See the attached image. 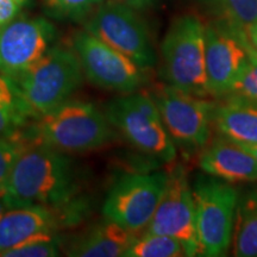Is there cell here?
Masks as SVG:
<instances>
[{
  "label": "cell",
  "instance_id": "52a82bcc",
  "mask_svg": "<svg viewBox=\"0 0 257 257\" xmlns=\"http://www.w3.org/2000/svg\"><path fill=\"white\" fill-rule=\"evenodd\" d=\"M176 149L194 155L206 148L211 136L213 102L162 83L148 92Z\"/></svg>",
  "mask_w": 257,
  "mask_h": 257
},
{
  "label": "cell",
  "instance_id": "4316f807",
  "mask_svg": "<svg viewBox=\"0 0 257 257\" xmlns=\"http://www.w3.org/2000/svg\"><path fill=\"white\" fill-rule=\"evenodd\" d=\"M246 35H248L250 43H251L252 47L257 50V24L250 27L248 29V31H246Z\"/></svg>",
  "mask_w": 257,
  "mask_h": 257
},
{
  "label": "cell",
  "instance_id": "d6a6232c",
  "mask_svg": "<svg viewBox=\"0 0 257 257\" xmlns=\"http://www.w3.org/2000/svg\"><path fill=\"white\" fill-rule=\"evenodd\" d=\"M201 2H213V0H201Z\"/></svg>",
  "mask_w": 257,
  "mask_h": 257
},
{
  "label": "cell",
  "instance_id": "603a6c76",
  "mask_svg": "<svg viewBox=\"0 0 257 257\" xmlns=\"http://www.w3.org/2000/svg\"><path fill=\"white\" fill-rule=\"evenodd\" d=\"M224 21L237 30L246 32L257 24V0H220Z\"/></svg>",
  "mask_w": 257,
  "mask_h": 257
},
{
  "label": "cell",
  "instance_id": "83f0119b",
  "mask_svg": "<svg viewBox=\"0 0 257 257\" xmlns=\"http://www.w3.org/2000/svg\"><path fill=\"white\" fill-rule=\"evenodd\" d=\"M8 210H9L8 202H6L5 197H4V193H3V191H2V192H0V217H2L3 214H4Z\"/></svg>",
  "mask_w": 257,
  "mask_h": 257
},
{
  "label": "cell",
  "instance_id": "e0dca14e",
  "mask_svg": "<svg viewBox=\"0 0 257 257\" xmlns=\"http://www.w3.org/2000/svg\"><path fill=\"white\" fill-rule=\"evenodd\" d=\"M212 124L220 136L239 144L257 143V100L226 95L214 104Z\"/></svg>",
  "mask_w": 257,
  "mask_h": 257
},
{
  "label": "cell",
  "instance_id": "8fae6325",
  "mask_svg": "<svg viewBox=\"0 0 257 257\" xmlns=\"http://www.w3.org/2000/svg\"><path fill=\"white\" fill-rule=\"evenodd\" d=\"M246 32L221 21L205 25V70L208 94L220 99L229 94L249 61Z\"/></svg>",
  "mask_w": 257,
  "mask_h": 257
},
{
  "label": "cell",
  "instance_id": "2e32d148",
  "mask_svg": "<svg viewBox=\"0 0 257 257\" xmlns=\"http://www.w3.org/2000/svg\"><path fill=\"white\" fill-rule=\"evenodd\" d=\"M137 236V233L104 217L74 236L67 244L66 253L73 257L125 256Z\"/></svg>",
  "mask_w": 257,
  "mask_h": 257
},
{
  "label": "cell",
  "instance_id": "30bf717a",
  "mask_svg": "<svg viewBox=\"0 0 257 257\" xmlns=\"http://www.w3.org/2000/svg\"><path fill=\"white\" fill-rule=\"evenodd\" d=\"M72 49L83 75L98 87L128 94L142 88L146 82V70L87 30L74 35Z\"/></svg>",
  "mask_w": 257,
  "mask_h": 257
},
{
  "label": "cell",
  "instance_id": "d4e9b609",
  "mask_svg": "<svg viewBox=\"0 0 257 257\" xmlns=\"http://www.w3.org/2000/svg\"><path fill=\"white\" fill-rule=\"evenodd\" d=\"M24 144L18 138L0 137V192L4 189L12 167Z\"/></svg>",
  "mask_w": 257,
  "mask_h": 257
},
{
  "label": "cell",
  "instance_id": "1f68e13d",
  "mask_svg": "<svg viewBox=\"0 0 257 257\" xmlns=\"http://www.w3.org/2000/svg\"><path fill=\"white\" fill-rule=\"evenodd\" d=\"M152 2H153V0H138L137 8H142V6H144V5L150 4V3H152Z\"/></svg>",
  "mask_w": 257,
  "mask_h": 257
},
{
  "label": "cell",
  "instance_id": "6da1fadb",
  "mask_svg": "<svg viewBox=\"0 0 257 257\" xmlns=\"http://www.w3.org/2000/svg\"><path fill=\"white\" fill-rule=\"evenodd\" d=\"M78 168L66 153L24 144L3 189L9 210L24 206L62 208L81 199Z\"/></svg>",
  "mask_w": 257,
  "mask_h": 257
},
{
  "label": "cell",
  "instance_id": "9a60e30c",
  "mask_svg": "<svg viewBox=\"0 0 257 257\" xmlns=\"http://www.w3.org/2000/svg\"><path fill=\"white\" fill-rule=\"evenodd\" d=\"M199 166L205 174L231 184L257 181V160L240 144L224 136L202 150Z\"/></svg>",
  "mask_w": 257,
  "mask_h": 257
},
{
  "label": "cell",
  "instance_id": "ba28073f",
  "mask_svg": "<svg viewBox=\"0 0 257 257\" xmlns=\"http://www.w3.org/2000/svg\"><path fill=\"white\" fill-rule=\"evenodd\" d=\"M85 30L128 57L146 72L157 62L147 24L133 6L125 3L102 2L86 19Z\"/></svg>",
  "mask_w": 257,
  "mask_h": 257
},
{
  "label": "cell",
  "instance_id": "8992f818",
  "mask_svg": "<svg viewBox=\"0 0 257 257\" xmlns=\"http://www.w3.org/2000/svg\"><path fill=\"white\" fill-rule=\"evenodd\" d=\"M192 191L199 245L198 256L227 255L232 242L238 192L231 182L205 173L195 178Z\"/></svg>",
  "mask_w": 257,
  "mask_h": 257
},
{
  "label": "cell",
  "instance_id": "9c48e42d",
  "mask_svg": "<svg viewBox=\"0 0 257 257\" xmlns=\"http://www.w3.org/2000/svg\"><path fill=\"white\" fill-rule=\"evenodd\" d=\"M168 172L131 173L112 185L102 205L107 219L137 233L146 230L165 192Z\"/></svg>",
  "mask_w": 257,
  "mask_h": 257
},
{
  "label": "cell",
  "instance_id": "4dcf8cb0",
  "mask_svg": "<svg viewBox=\"0 0 257 257\" xmlns=\"http://www.w3.org/2000/svg\"><path fill=\"white\" fill-rule=\"evenodd\" d=\"M14 2L17 3V4L21 6L22 9H23V8H25V6H28L29 4H30L31 0H14Z\"/></svg>",
  "mask_w": 257,
  "mask_h": 257
},
{
  "label": "cell",
  "instance_id": "277c9868",
  "mask_svg": "<svg viewBox=\"0 0 257 257\" xmlns=\"http://www.w3.org/2000/svg\"><path fill=\"white\" fill-rule=\"evenodd\" d=\"M161 76L167 85L208 98L205 70V24L197 16L175 18L161 46Z\"/></svg>",
  "mask_w": 257,
  "mask_h": 257
},
{
  "label": "cell",
  "instance_id": "484cf974",
  "mask_svg": "<svg viewBox=\"0 0 257 257\" xmlns=\"http://www.w3.org/2000/svg\"><path fill=\"white\" fill-rule=\"evenodd\" d=\"M22 8L14 0H0V28L11 23L21 14Z\"/></svg>",
  "mask_w": 257,
  "mask_h": 257
},
{
  "label": "cell",
  "instance_id": "44dd1931",
  "mask_svg": "<svg viewBox=\"0 0 257 257\" xmlns=\"http://www.w3.org/2000/svg\"><path fill=\"white\" fill-rule=\"evenodd\" d=\"M62 246V239L56 232H42L6 250L2 257H55Z\"/></svg>",
  "mask_w": 257,
  "mask_h": 257
},
{
  "label": "cell",
  "instance_id": "cb8c5ba5",
  "mask_svg": "<svg viewBox=\"0 0 257 257\" xmlns=\"http://www.w3.org/2000/svg\"><path fill=\"white\" fill-rule=\"evenodd\" d=\"M227 95L257 100V50L252 46L249 50L248 63Z\"/></svg>",
  "mask_w": 257,
  "mask_h": 257
},
{
  "label": "cell",
  "instance_id": "7a4b0ae2",
  "mask_svg": "<svg viewBox=\"0 0 257 257\" xmlns=\"http://www.w3.org/2000/svg\"><path fill=\"white\" fill-rule=\"evenodd\" d=\"M117 133L105 112L92 102L68 99L32 120L21 135L27 143H38L66 154L87 153L107 146Z\"/></svg>",
  "mask_w": 257,
  "mask_h": 257
},
{
  "label": "cell",
  "instance_id": "f1b7e54d",
  "mask_svg": "<svg viewBox=\"0 0 257 257\" xmlns=\"http://www.w3.org/2000/svg\"><path fill=\"white\" fill-rule=\"evenodd\" d=\"M239 144V143H238ZM244 149H246L257 160V143L256 144H240Z\"/></svg>",
  "mask_w": 257,
  "mask_h": 257
},
{
  "label": "cell",
  "instance_id": "7402d4cb",
  "mask_svg": "<svg viewBox=\"0 0 257 257\" xmlns=\"http://www.w3.org/2000/svg\"><path fill=\"white\" fill-rule=\"evenodd\" d=\"M104 0H44L48 17L59 21H86Z\"/></svg>",
  "mask_w": 257,
  "mask_h": 257
},
{
  "label": "cell",
  "instance_id": "ffe728a7",
  "mask_svg": "<svg viewBox=\"0 0 257 257\" xmlns=\"http://www.w3.org/2000/svg\"><path fill=\"white\" fill-rule=\"evenodd\" d=\"M126 257H180L186 256L178 239L166 234L144 232L137 236L125 252Z\"/></svg>",
  "mask_w": 257,
  "mask_h": 257
},
{
  "label": "cell",
  "instance_id": "ac0fdd59",
  "mask_svg": "<svg viewBox=\"0 0 257 257\" xmlns=\"http://www.w3.org/2000/svg\"><path fill=\"white\" fill-rule=\"evenodd\" d=\"M231 246L233 256L257 257V187L238 197Z\"/></svg>",
  "mask_w": 257,
  "mask_h": 257
},
{
  "label": "cell",
  "instance_id": "5bb4252c",
  "mask_svg": "<svg viewBox=\"0 0 257 257\" xmlns=\"http://www.w3.org/2000/svg\"><path fill=\"white\" fill-rule=\"evenodd\" d=\"M87 210L79 204L55 208L24 206L10 208L0 217V257L31 236L42 232H56L85 219Z\"/></svg>",
  "mask_w": 257,
  "mask_h": 257
},
{
  "label": "cell",
  "instance_id": "f546056e",
  "mask_svg": "<svg viewBox=\"0 0 257 257\" xmlns=\"http://www.w3.org/2000/svg\"><path fill=\"white\" fill-rule=\"evenodd\" d=\"M115 2L125 3V4L133 6V8H137V5H138V0H115Z\"/></svg>",
  "mask_w": 257,
  "mask_h": 257
},
{
  "label": "cell",
  "instance_id": "4fadbf2b",
  "mask_svg": "<svg viewBox=\"0 0 257 257\" xmlns=\"http://www.w3.org/2000/svg\"><path fill=\"white\" fill-rule=\"evenodd\" d=\"M56 34L43 17H17L0 28V74L14 78L36 63L54 46Z\"/></svg>",
  "mask_w": 257,
  "mask_h": 257
},
{
  "label": "cell",
  "instance_id": "7c38bea8",
  "mask_svg": "<svg viewBox=\"0 0 257 257\" xmlns=\"http://www.w3.org/2000/svg\"><path fill=\"white\" fill-rule=\"evenodd\" d=\"M144 232L173 237L182 244L186 256H198L194 200L184 166L176 165L168 172L165 192Z\"/></svg>",
  "mask_w": 257,
  "mask_h": 257
},
{
  "label": "cell",
  "instance_id": "d6986e66",
  "mask_svg": "<svg viewBox=\"0 0 257 257\" xmlns=\"http://www.w3.org/2000/svg\"><path fill=\"white\" fill-rule=\"evenodd\" d=\"M34 114L8 76L0 74V137L18 138Z\"/></svg>",
  "mask_w": 257,
  "mask_h": 257
},
{
  "label": "cell",
  "instance_id": "5b68a950",
  "mask_svg": "<svg viewBox=\"0 0 257 257\" xmlns=\"http://www.w3.org/2000/svg\"><path fill=\"white\" fill-rule=\"evenodd\" d=\"M104 112L114 130L138 152L163 163L175 160L178 149L149 93L121 94L112 99Z\"/></svg>",
  "mask_w": 257,
  "mask_h": 257
},
{
  "label": "cell",
  "instance_id": "3957f363",
  "mask_svg": "<svg viewBox=\"0 0 257 257\" xmlns=\"http://www.w3.org/2000/svg\"><path fill=\"white\" fill-rule=\"evenodd\" d=\"M35 119L70 99L83 81L75 51L53 46L28 69L9 78Z\"/></svg>",
  "mask_w": 257,
  "mask_h": 257
}]
</instances>
